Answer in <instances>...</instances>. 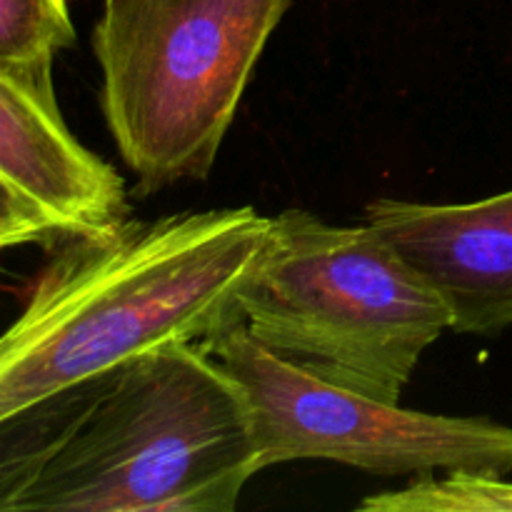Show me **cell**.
<instances>
[{"instance_id": "obj_5", "label": "cell", "mask_w": 512, "mask_h": 512, "mask_svg": "<svg viewBox=\"0 0 512 512\" xmlns=\"http://www.w3.org/2000/svg\"><path fill=\"white\" fill-rule=\"evenodd\" d=\"M198 345L238 380L248 398L260 473L290 460H328L383 478L512 473L508 425L408 410L340 388L280 360L240 320Z\"/></svg>"}, {"instance_id": "obj_1", "label": "cell", "mask_w": 512, "mask_h": 512, "mask_svg": "<svg viewBox=\"0 0 512 512\" xmlns=\"http://www.w3.org/2000/svg\"><path fill=\"white\" fill-rule=\"evenodd\" d=\"M258 210L125 218L53 245L0 333V420L168 343L235 323V293L268 235Z\"/></svg>"}, {"instance_id": "obj_2", "label": "cell", "mask_w": 512, "mask_h": 512, "mask_svg": "<svg viewBox=\"0 0 512 512\" xmlns=\"http://www.w3.org/2000/svg\"><path fill=\"white\" fill-rule=\"evenodd\" d=\"M260 473L238 380L198 343L128 360L20 512H233Z\"/></svg>"}, {"instance_id": "obj_11", "label": "cell", "mask_w": 512, "mask_h": 512, "mask_svg": "<svg viewBox=\"0 0 512 512\" xmlns=\"http://www.w3.org/2000/svg\"><path fill=\"white\" fill-rule=\"evenodd\" d=\"M68 235L73 233H68L53 215L45 213L33 198L0 173V253L33 243L53 248Z\"/></svg>"}, {"instance_id": "obj_7", "label": "cell", "mask_w": 512, "mask_h": 512, "mask_svg": "<svg viewBox=\"0 0 512 512\" xmlns=\"http://www.w3.org/2000/svg\"><path fill=\"white\" fill-rule=\"evenodd\" d=\"M0 173L68 233L128 218L125 180L70 133L53 80L0 70Z\"/></svg>"}, {"instance_id": "obj_9", "label": "cell", "mask_w": 512, "mask_h": 512, "mask_svg": "<svg viewBox=\"0 0 512 512\" xmlns=\"http://www.w3.org/2000/svg\"><path fill=\"white\" fill-rule=\"evenodd\" d=\"M73 43L68 0H0V70L53 80L55 55Z\"/></svg>"}, {"instance_id": "obj_3", "label": "cell", "mask_w": 512, "mask_h": 512, "mask_svg": "<svg viewBox=\"0 0 512 512\" xmlns=\"http://www.w3.org/2000/svg\"><path fill=\"white\" fill-rule=\"evenodd\" d=\"M235 313L285 363L390 403L453 330L443 295L378 230L330 225L308 210L270 218Z\"/></svg>"}, {"instance_id": "obj_4", "label": "cell", "mask_w": 512, "mask_h": 512, "mask_svg": "<svg viewBox=\"0 0 512 512\" xmlns=\"http://www.w3.org/2000/svg\"><path fill=\"white\" fill-rule=\"evenodd\" d=\"M293 0H105L93 28L100 105L153 195L205 180L270 35Z\"/></svg>"}, {"instance_id": "obj_8", "label": "cell", "mask_w": 512, "mask_h": 512, "mask_svg": "<svg viewBox=\"0 0 512 512\" xmlns=\"http://www.w3.org/2000/svg\"><path fill=\"white\" fill-rule=\"evenodd\" d=\"M113 373L50 395L0 420V512H20L25 495L93 410Z\"/></svg>"}, {"instance_id": "obj_10", "label": "cell", "mask_w": 512, "mask_h": 512, "mask_svg": "<svg viewBox=\"0 0 512 512\" xmlns=\"http://www.w3.org/2000/svg\"><path fill=\"white\" fill-rule=\"evenodd\" d=\"M365 512H512V483L490 475H418L403 490L370 495Z\"/></svg>"}, {"instance_id": "obj_6", "label": "cell", "mask_w": 512, "mask_h": 512, "mask_svg": "<svg viewBox=\"0 0 512 512\" xmlns=\"http://www.w3.org/2000/svg\"><path fill=\"white\" fill-rule=\"evenodd\" d=\"M365 223L443 295L453 333L510 328L512 190L460 205L378 198L365 205Z\"/></svg>"}]
</instances>
